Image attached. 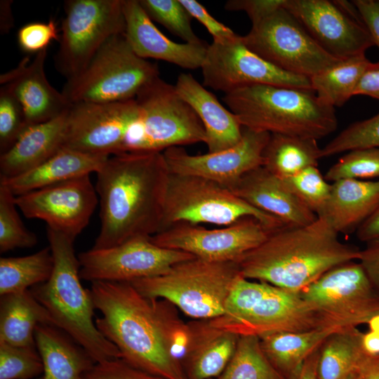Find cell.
I'll use <instances>...</instances> for the list:
<instances>
[{
    "label": "cell",
    "mask_w": 379,
    "mask_h": 379,
    "mask_svg": "<svg viewBox=\"0 0 379 379\" xmlns=\"http://www.w3.org/2000/svg\"><path fill=\"white\" fill-rule=\"evenodd\" d=\"M108 155L92 154L62 147L36 168L11 178H0L16 197L81 176L97 173Z\"/></svg>",
    "instance_id": "27"
},
{
    "label": "cell",
    "mask_w": 379,
    "mask_h": 379,
    "mask_svg": "<svg viewBox=\"0 0 379 379\" xmlns=\"http://www.w3.org/2000/svg\"><path fill=\"white\" fill-rule=\"evenodd\" d=\"M284 7L324 51L337 59L364 54L375 46L352 2L285 0Z\"/></svg>",
    "instance_id": "17"
},
{
    "label": "cell",
    "mask_w": 379,
    "mask_h": 379,
    "mask_svg": "<svg viewBox=\"0 0 379 379\" xmlns=\"http://www.w3.org/2000/svg\"><path fill=\"white\" fill-rule=\"evenodd\" d=\"M91 293L102 316L98 331L114 344L129 365L164 379H187L182 366L170 354L151 299L130 282H91Z\"/></svg>",
    "instance_id": "3"
},
{
    "label": "cell",
    "mask_w": 379,
    "mask_h": 379,
    "mask_svg": "<svg viewBox=\"0 0 379 379\" xmlns=\"http://www.w3.org/2000/svg\"><path fill=\"white\" fill-rule=\"evenodd\" d=\"M11 1H0V30L2 34L9 32L13 25V17L11 12Z\"/></svg>",
    "instance_id": "55"
},
{
    "label": "cell",
    "mask_w": 379,
    "mask_h": 379,
    "mask_svg": "<svg viewBox=\"0 0 379 379\" xmlns=\"http://www.w3.org/2000/svg\"><path fill=\"white\" fill-rule=\"evenodd\" d=\"M319 349L307 359L298 379H318L317 361Z\"/></svg>",
    "instance_id": "56"
},
{
    "label": "cell",
    "mask_w": 379,
    "mask_h": 379,
    "mask_svg": "<svg viewBox=\"0 0 379 379\" xmlns=\"http://www.w3.org/2000/svg\"><path fill=\"white\" fill-rule=\"evenodd\" d=\"M192 341L182 366L187 379H215L230 363L240 336L213 327L207 320L189 322Z\"/></svg>",
    "instance_id": "28"
},
{
    "label": "cell",
    "mask_w": 379,
    "mask_h": 379,
    "mask_svg": "<svg viewBox=\"0 0 379 379\" xmlns=\"http://www.w3.org/2000/svg\"><path fill=\"white\" fill-rule=\"evenodd\" d=\"M357 261L379 292V238L366 242V247L360 249Z\"/></svg>",
    "instance_id": "49"
},
{
    "label": "cell",
    "mask_w": 379,
    "mask_h": 379,
    "mask_svg": "<svg viewBox=\"0 0 379 379\" xmlns=\"http://www.w3.org/2000/svg\"><path fill=\"white\" fill-rule=\"evenodd\" d=\"M317 140L282 134H271L264 149L262 166L281 179L317 166L321 158Z\"/></svg>",
    "instance_id": "32"
},
{
    "label": "cell",
    "mask_w": 379,
    "mask_h": 379,
    "mask_svg": "<svg viewBox=\"0 0 379 379\" xmlns=\"http://www.w3.org/2000/svg\"><path fill=\"white\" fill-rule=\"evenodd\" d=\"M140 116L130 127L121 152H163L173 147L204 142V126L173 86L159 77L135 98Z\"/></svg>",
    "instance_id": "8"
},
{
    "label": "cell",
    "mask_w": 379,
    "mask_h": 379,
    "mask_svg": "<svg viewBox=\"0 0 379 379\" xmlns=\"http://www.w3.org/2000/svg\"><path fill=\"white\" fill-rule=\"evenodd\" d=\"M43 373V361L36 346L0 342V379H34Z\"/></svg>",
    "instance_id": "40"
},
{
    "label": "cell",
    "mask_w": 379,
    "mask_h": 379,
    "mask_svg": "<svg viewBox=\"0 0 379 379\" xmlns=\"http://www.w3.org/2000/svg\"><path fill=\"white\" fill-rule=\"evenodd\" d=\"M359 252L343 243L328 221L317 216L306 225L272 230L236 263L246 279L299 293L333 267L357 260Z\"/></svg>",
    "instance_id": "2"
},
{
    "label": "cell",
    "mask_w": 379,
    "mask_h": 379,
    "mask_svg": "<svg viewBox=\"0 0 379 379\" xmlns=\"http://www.w3.org/2000/svg\"><path fill=\"white\" fill-rule=\"evenodd\" d=\"M361 345L365 354L368 357H375L379 355V335L368 331L362 333L361 338Z\"/></svg>",
    "instance_id": "54"
},
{
    "label": "cell",
    "mask_w": 379,
    "mask_h": 379,
    "mask_svg": "<svg viewBox=\"0 0 379 379\" xmlns=\"http://www.w3.org/2000/svg\"><path fill=\"white\" fill-rule=\"evenodd\" d=\"M371 64L365 53L343 60L312 77V89L324 103L340 107L354 95L360 79Z\"/></svg>",
    "instance_id": "34"
},
{
    "label": "cell",
    "mask_w": 379,
    "mask_h": 379,
    "mask_svg": "<svg viewBox=\"0 0 379 379\" xmlns=\"http://www.w3.org/2000/svg\"><path fill=\"white\" fill-rule=\"evenodd\" d=\"M46 55L47 49L36 53L31 61L25 57L16 67L0 76L1 86L6 87L22 106L27 126L49 121L72 105L48 82L44 71Z\"/></svg>",
    "instance_id": "22"
},
{
    "label": "cell",
    "mask_w": 379,
    "mask_h": 379,
    "mask_svg": "<svg viewBox=\"0 0 379 379\" xmlns=\"http://www.w3.org/2000/svg\"><path fill=\"white\" fill-rule=\"evenodd\" d=\"M285 0H229L225 9L246 12L254 25L281 8Z\"/></svg>",
    "instance_id": "48"
},
{
    "label": "cell",
    "mask_w": 379,
    "mask_h": 379,
    "mask_svg": "<svg viewBox=\"0 0 379 379\" xmlns=\"http://www.w3.org/2000/svg\"><path fill=\"white\" fill-rule=\"evenodd\" d=\"M379 207V179H343L331 183L328 202L319 215L338 234L357 231Z\"/></svg>",
    "instance_id": "26"
},
{
    "label": "cell",
    "mask_w": 379,
    "mask_h": 379,
    "mask_svg": "<svg viewBox=\"0 0 379 379\" xmlns=\"http://www.w3.org/2000/svg\"><path fill=\"white\" fill-rule=\"evenodd\" d=\"M357 327H345L330 335L321 346L317 361L318 379H347L359 371L366 356Z\"/></svg>",
    "instance_id": "33"
},
{
    "label": "cell",
    "mask_w": 379,
    "mask_h": 379,
    "mask_svg": "<svg viewBox=\"0 0 379 379\" xmlns=\"http://www.w3.org/2000/svg\"><path fill=\"white\" fill-rule=\"evenodd\" d=\"M98 200L90 175L15 197L17 206L26 218L44 220L48 228L74 240L88 224Z\"/></svg>",
    "instance_id": "19"
},
{
    "label": "cell",
    "mask_w": 379,
    "mask_h": 379,
    "mask_svg": "<svg viewBox=\"0 0 379 379\" xmlns=\"http://www.w3.org/2000/svg\"><path fill=\"white\" fill-rule=\"evenodd\" d=\"M96 174L101 227L93 248L159 232L170 174L162 152L111 155Z\"/></svg>",
    "instance_id": "1"
},
{
    "label": "cell",
    "mask_w": 379,
    "mask_h": 379,
    "mask_svg": "<svg viewBox=\"0 0 379 379\" xmlns=\"http://www.w3.org/2000/svg\"><path fill=\"white\" fill-rule=\"evenodd\" d=\"M272 230L256 218L246 217L214 229L177 223L150 237V239L159 246L184 251L201 260L237 262L262 243Z\"/></svg>",
    "instance_id": "16"
},
{
    "label": "cell",
    "mask_w": 379,
    "mask_h": 379,
    "mask_svg": "<svg viewBox=\"0 0 379 379\" xmlns=\"http://www.w3.org/2000/svg\"><path fill=\"white\" fill-rule=\"evenodd\" d=\"M180 97L195 112L205 133L208 152H216L236 145L243 127L236 116L190 73H182L174 85Z\"/></svg>",
    "instance_id": "24"
},
{
    "label": "cell",
    "mask_w": 379,
    "mask_h": 379,
    "mask_svg": "<svg viewBox=\"0 0 379 379\" xmlns=\"http://www.w3.org/2000/svg\"><path fill=\"white\" fill-rule=\"evenodd\" d=\"M55 66L67 80L81 73L112 36L125 32L122 0L65 1Z\"/></svg>",
    "instance_id": "11"
},
{
    "label": "cell",
    "mask_w": 379,
    "mask_h": 379,
    "mask_svg": "<svg viewBox=\"0 0 379 379\" xmlns=\"http://www.w3.org/2000/svg\"><path fill=\"white\" fill-rule=\"evenodd\" d=\"M207 321L214 328L239 336L258 338L334 326L326 321L300 292L246 279L241 274L232 287L222 314Z\"/></svg>",
    "instance_id": "6"
},
{
    "label": "cell",
    "mask_w": 379,
    "mask_h": 379,
    "mask_svg": "<svg viewBox=\"0 0 379 379\" xmlns=\"http://www.w3.org/2000/svg\"><path fill=\"white\" fill-rule=\"evenodd\" d=\"M53 269L49 279L29 290L46 309L54 326L83 347L95 363L121 359L117 347L105 338L93 321L94 305L91 291L80 281V264L74 239L47 228Z\"/></svg>",
    "instance_id": "4"
},
{
    "label": "cell",
    "mask_w": 379,
    "mask_h": 379,
    "mask_svg": "<svg viewBox=\"0 0 379 379\" xmlns=\"http://www.w3.org/2000/svg\"><path fill=\"white\" fill-rule=\"evenodd\" d=\"M363 95L379 100V61L372 62L362 75L354 95Z\"/></svg>",
    "instance_id": "51"
},
{
    "label": "cell",
    "mask_w": 379,
    "mask_h": 379,
    "mask_svg": "<svg viewBox=\"0 0 379 379\" xmlns=\"http://www.w3.org/2000/svg\"><path fill=\"white\" fill-rule=\"evenodd\" d=\"M159 77L157 65L137 55L122 33L108 39L81 73L67 80L62 93L71 104L121 102L134 99Z\"/></svg>",
    "instance_id": "9"
},
{
    "label": "cell",
    "mask_w": 379,
    "mask_h": 379,
    "mask_svg": "<svg viewBox=\"0 0 379 379\" xmlns=\"http://www.w3.org/2000/svg\"><path fill=\"white\" fill-rule=\"evenodd\" d=\"M34 379H43V377L41 376V377H39V378H34Z\"/></svg>",
    "instance_id": "59"
},
{
    "label": "cell",
    "mask_w": 379,
    "mask_h": 379,
    "mask_svg": "<svg viewBox=\"0 0 379 379\" xmlns=\"http://www.w3.org/2000/svg\"><path fill=\"white\" fill-rule=\"evenodd\" d=\"M28 127L22 106L4 86L0 88V150L7 151Z\"/></svg>",
    "instance_id": "44"
},
{
    "label": "cell",
    "mask_w": 379,
    "mask_h": 379,
    "mask_svg": "<svg viewBox=\"0 0 379 379\" xmlns=\"http://www.w3.org/2000/svg\"><path fill=\"white\" fill-rule=\"evenodd\" d=\"M239 274L236 262L194 258L174 265L162 274L130 283L147 298L166 300L195 320H210L224 312Z\"/></svg>",
    "instance_id": "7"
},
{
    "label": "cell",
    "mask_w": 379,
    "mask_h": 379,
    "mask_svg": "<svg viewBox=\"0 0 379 379\" xmlns=\"http://www.w3.org/2000/svg\"><path fill=\"white\" fill-rule=\"evenodd\" d=\"M359 371L351 374L347 379H358Z\"/></svg>",
    "instance_id": "58"
},
{
    "label": "cell",
    "mask_w": 379,
    "mask_h": 379,
    "mask_svg": "<svg viewBox=\"0 0 379 379\" xmlns=\"http://www.w3.org/2000/svg\"><path fill=\"white\" fill-rule=\"evenodd\" d=\"M50 247L22 257L0 258V295L29 290L47 281L53 272Z\"/></svg>",
    "instance_id": "35"
},
{
    "label": "cell",
    "mask_w": 379,
    "mask_h": 379,
    "mask_svg": "<svg viewBox=\"0 0 379 379\" xmlns=\"http://www.w3.org/2000/svg\"><path fill=\"white\" fill-rule=\"evenodd\" d=\"M246 46L275 67L311 78L339 60L324 51L284 6L241 36Z\"/></svg>",
    "instance_id": "12"
},
{
    "label": "cell",
    "mask_w": 379,
    "mask_h": 379,
    "mask_svg": "<svg viewBox=\"0 0 379 379\" xmlns=\"http://www.w3.org/2000/svg\"><path fill=\"white\" fill-rule=\"evenodd\" d=\"M282 180L288 189L317 216L322 213L330 197L331 183L326 180L317 166L307 168Z\"/></svg>",
    "instance_id": "41"
},
{
    "label": "cell",
    "mask_w": 379,
    "mask_h": 379,
    "mask_svg": "<svg viewBox=\"0 0 379 379\" xmlns=\"http://www.w3.org/2000/svg\"><path fill=\"white\" fill-rule=\"evenodd\" d=\"M215 379H286L263 352L260 338L240 336L236 350L222 373Z\"/></svg>",
    "instance_id": "36"
},
{
    "label": "cell",
    "mask_w": 379,
    "mask_h": 379,
    "mask_svg": "<svg viewBox=\"0 0 379 379\" xmlns=\"http://www.w3.org/2000/svg\"><path fill=\"white\" fill-rule=\"evenodd\" d=\"M352 2L357 8L374 45L379 48V0H354Z\"/></svg>",
    "instance_id": "50"
},
{
    "label": "cell",
    "mask_w": 379,
    "mask_h": 379,
    "mask_svg": "<svg viewBox=\"0 0 379 379\" xmlns=\"http://www.w3.org/2000/svg\"><path fill=\"white\" fill-rule=\"evenodd\" d=\"M162 336L171 355L182 365L192 341L190 323L182 320L176 307L164 299H151Z\"/></svg>",
    "instance_id": "38"
},
{
    "label": "cell",
    "mask_w": 379,
    "mask_h": 379,
    "mask_svg": "<svg viewBox=\"0 0 379 379\" xmlns=\"http://www.w3.org/2000/svg\"><path fill=\"white\" fill-rule=\"evenodd\" d=\"M230 191L255 208L280 220L285 225L302 226L317 215L262 166L244 175Z\"/></svg>",
    "instance_id": "23"
},
{
    "label": "cell",
    "mask_w": 379,
    "mask_h": 379,
    "mask_svg": "<svg viewBox=\"0 0 379 379\" xmlns=\"http://www.w3.org/2000/svg\"><path fill=\"white\" fill-rule=\"evenodd\" d=\"M15 196L5 185L0 184V252L15 248H32L37 237L24 225L17 211Z\"/></svg>",
    "instance_id": "37"
},
{
    "label": "cell",
    "mask_w": 379,
    "mask_h": 379,
    "mask_svg": "<svg viewBox=\"0 0 379 379\" xmlns=\"http://www.w3.org/2000/svg\"><path fill=\"white\" fill-rule=\"evenodd\" d=\"M140 116L135 99L71 105L63 147L92 154H120L126 134Z\"/></svg>",
    "instance_id": "18"
},
{
    "label": "cell",
    "mask_w": 379,
    "mask_h": 379,
    "mask_svg": "<svg viewBox=\"0 0 379 379\" xmlns=\"http://www.w3.org/2000/svg\"><path fill=\"white\" fill-rule=\"evenodd\" d=\"M300 293L331 325L357 327L379 314V292L356 260L328 270Z\"/></svg>",
    "instance_id": "13"
},
{
    "label": "cell",
    "mask_w": 379,
    "mask_h": 379,
    "mask_svg": "<svg viewBox=\"0 0 379 379\" xmlns=\"http://www.w3.org/2000/svg\"><path fill=\"white\" fill-rule=\"evenodd\" d=\"M361 241L368 242L379 238V207L356 231Z\"/></svg>",
    "instance_id": "52"
},
{
    "label": "cell",
    "mask_w": 379,
    "mask_h": 379,
    "mask_svg": "<svg viewBox=\"0 0 379 379\" xmlns=\"http://www.w3.org/2000/svg\"><path fill=\"white\" fill-rule=\"evenodd\" d=\"M343 328L330 326L296 332H279L260 338L265 356L286 379H298L307 359L325 340Z\"/></svg>",
    "instance_id": "30"
},
{
    "label": "cell",
    "mask_w": 379,
    "mask_h": 379,
    "mask_svg": "<svg viewBox=\"0 0 379 379\" xmlns=\"http://www.w3.org/2000/svg\"><path fill=\"white\" fill-rule=\"evenodd\" d=\"M201 69L203 85L225 94L255 84L312 91L310 78L275 67L248 49L238 34L213 41Z\"/></svg>",
    "instance_id": "14"
},
{
    "label": "cell",
    "mask_w": 379,
    "mask_h": 379,
    "mask_svg": "<svg viewBox=\"0 0 379 379\" xmlns=\"http://www.w3.org/2000/svg\"><path fill=\"white\" fill-rule=\"evenodd\" d=\"M270 135L243 127L241 140L226 149L192 155L182 147H173L162 153L171 173L203 178L230 190L244 175L262 166Z\"/></svg>",
    "instance_id": "20"
},
{
    "label": "cell",
    "mask_w": 379,
    "mask_h": 379,
    "mask_svg": "<svg viewBox=\"0 0 379 379\" xmlns=\"http://www.w3.org/2000/svg\"><path fill=\"white\" fill-rule=\"evenodd\" d=\"M140 4L152 20L185 43L198 44L203 41L193 31L192 16L180 0H138Z\"/></svg>",
    "instance_id": "39"
},
{
    "label": "cell",
    "mask_w": 379,
    "mask_h": 379,
    "mask_svg": "<svg viewBox=\"0 0 379 379\" xmlns=\"http://www.w3.org/2000/svg\"><path fill=\"white\" fill-rule=\"evenodd\" d=\"M358 379H379V355L366 357L359 369Z\"/></svg>",
    "instance_id": "53"
},
{
    "label": "cell",
    "mask_w": 379,
    "mask_h": 379,
    "mask_svg": "<svg viewBox=\"0 0 379 379\" xmlns=\"http://www.w3.org/2000/svg\"><path fill=\"white\" fill-rule=\"evenodd\" d=\"M125 36L132 50L143 59L164 60L188 69L201 68L208 45L178 43L164 35L147 15L138 0H122Z\"/></svg>",
    "instance_id": "21"
},
{
    "label": "cell",
    "mask_w": 379,
    "mask_h": 379,
    "mask_svg": "<svg viewBox=\"0 0 379 379\" xmlns=\"http://www.w3.org/2000/svg\"><path fill=\"white\" fill-rule=\"evenodd\" d=\"M379 148V113L354 122L321 149L322 157L361 148Z\"/></svg>",
    "instance_id": "43"
},
{
    "label": "cell",
    "mask_w": 379,
    "mask_h": 379,
    "mask_svg": "<svg viewBox=\"0 0 379 379\" xmlns=\"http://www.w3.org/2000/svg\"><path fill=\"white\" fill-rule=\"evenodd\" d=\"M366 324L368 325V331L379 335V314L371 317Z\"/></svg>",
    "instance_id": "57"
},
{
    "label": "cell",
    "mask_w": 379,
    "mask_h": 379,
    "mask_svg": "<svg viewBox=\"0 0 379 379\" xmlns=\"http://www.w3.org/2000/svg\"><path fill=\"white\" fill-rule=\"evenodd\" d=\"M246 217L271 230L285 225L213 181L170 173L159 232L181 222L227 226Z\"/></svg>",
    "instance_id": "10"
},
{
    "label": "cell",
    "mask_w": 379,
    "mask_h": 379,
    "mask_svg": "<svg viewBox=\"0 0 379 379\" xmlns=\"http://www.w3.org/2000/svg\"><path fill=\"white\" fill-rule=\"evenodd\" d=\"M324 178L332 182L343 179L379 178V148L349 151L328 168Z\"/></svg>",
    "instance_id": "42"
},
{
    "label": "cell",
    "mask_w": 379,
    "mask_h": 379,
    "mask_svg": "<svg viewBox=\"0 0 379 379\" xmlns=\"http://www.w3.org/2000/svg\"><path fill=\"white\" fill-rule=\"evenodd\" d=\"M34 338L43 361V379H84L95 364L83 347L54 325L37 326Z\"/></svg>",
    "instance_id": "29"
},
{
    "label": "cell",
    "mask_w": 379,
    "mask_h": 379,
    "mask_svg": "<svg viewBox=\"0 0 379 379\" xmlns=\"http://www.w3.org/2000/svg\"><path fill=\"white\" fill-rule=\"evenodd\" d=\"M39 324L54 325L46 309L30 290L1 296V343L34 347V333Z\"/></svg>",
    "instance_id": "31"
},
{
    "label": "cell",
    "mask_w": 379,
    "mask_h": 379,
    "mask_svg": "<svg viewBox=\"0 0 379 379\" xmlns=\"http://www.w3.org/2000/svg\"><path fill=\"white\" fill-rule=\"evenodd\" d=\"M194 258L184 251L159 246L150 237H138L79 253V276L91 282H131L162 274L174 265Z\"/></svg>",
    "instance_id": "15"
},
{
    "label": "cell",
    "mask_w": 379,
    "mask_h": 379,
    "mask_svg": "<svg viewBox=\"0 0 379 379\" xmlns=\"http://www.w3.org/2000/svg\"><path fill=\"white\" fill-rule=\"evenodd\" d=\"M84 379H164L140 371L121 359L95 363Z\"/></svg>",
    "instance_id": "46"
},
{
    "label": "cell",
    "mask_w": 379,
    "mask_h": 379,
    "mask_svg": "<svg viewBox=\"0 0 379 379\" xmlns=\"http://www.w3.org/2000/svg\"><path fill=\"white\" fill-rule=\"evenodd\" d=\"M68 111L49 121L27 127L15 142L1 154L0 178L23 174L60 150L65 142Z\"/></svg>",
    "instance_id": "25"
},
{
    "label": "cell",
    "mask_w": 379,
    "mask_h": 379,
    "mask_svg": "<svg viewBox=\"0 0 379 379\" xmlns=\"http://www.w3.org/2000/svg\"><path fill=\"white\" fill-rule=\"evenodd\" d=\"M192 18L203 25L213 37V41L230 38L237 34L229 27L215 19L207 9L196 0H180Z\"/></svg>",
    "instance_id": "47"
},
{
    "label": "cell",
    "mask_w": 379,
    "mask_h": 379,
    "mask_svg": "<svg viewBox=\"0 0 379 379\" xmlns=\"http://www.w3.org/2000/svg\"><path fill=\"white\" fill-rule=\"evenodd\" d=\"M60 39L54 20L48 22H30L23 25L18 32L20 48L29 53H38L47 49L53 40Z\"/></svg>",
    "instance_id": "45"
},
{
    "label": "cell",
    "mask_w": 379,
    "mask_h": 379,
    "mask_svg": "<svg viewBox=\"0 0 379 379\" xmlns=\"http://www.w3.org/2000/svg\"><path fill=\"white\" fill-rule=\"evenodd\" d=\"M223 100L242 127L315 140L335 131L334 107L312 90L255 84L225 94Z\"/></svg>",
    "instance_id": "5"
}]
</instances>
